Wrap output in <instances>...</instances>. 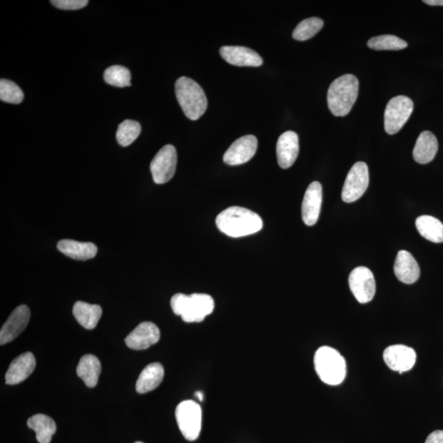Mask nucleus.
<instances>
[{
    "label": "nucleus",
    "instance_id": "dca6fc26",
    "mask_svg": "<svg viewBox=\"0 0 443 443\" xmlns=\"http://www.w3.org/2000/svg\"><path fill=\"white\" fill-rule=\"evenodd\" d=\"M298 135L292 131L280 136L277 143V157L279 166L283 169L292 167L299 155Z\"/></svg>",
    "mask_w": 443,
    "mask_h": 443
},
{
    "label": "nucleus",
    "instance_id": "412c9836",
    "mask_svg": "<svg viewBox=\"0 0 443 443\" xmlns=\"http://www.w3.org/2000/svg\"><path fill=\"white\" fill-rule=\"evenodd\" d=\"M439 150V142L436 136L429 131H424L419 136L415 143L413 157L420 164L430 163L436 156Z\"/></svg>",
    "mask_w": 443,
    "mask_h": 443
},
{
    "label": "nucleus",
    "instance_id": "f8f14e48",
    "mask_svg": "<svg viewBox=\"0 0 443 443\" xmlns=\"http://www.w3.org/2000/svg\"><path fill=\"white\" fill-rule=\"evenodd\" d=\"M384 360L392 370L402 374L414 367L417 353L414 349L404 345H392L385 349Z\"/></svg>",
    "mask_w": 443,
    "mask_h": 443
},
{
    "label": "nucleus",
    "instance_id": "2eb2a0df",
    "mask_svg": "<svg viewBox=\"0 0 443 443\" xmlns=\"http://www.w3.org/2000/svg\"><path fill=\"white\" fill-rule=\"evenodd\" d=\"M322 200V189L319 182L312 183L306 190L302 206L304 223L307 226H314L318 221Z\"/></svg>",
    "mask_w": 443,
    "mask_h": 443
},
{
    "label": "nucleus",
    "instance_id": "9d476101",
    "mask_svg": "<svg viewBox=\"0 0 443 443\" xmlns=\"http://www.w3.org/2000/svg\"><path fill=\"white\" fill-rule=\"evenodd\" d=\"M349 286L352 292L361 304L373 300L376 292V283L373 273L368 268H355L349 276Z\"/></svg>",
    "mask_w": 443,
    "mask_h": 443
},
{
    "label": "nucleus",
    "instance_id": "f257e3e1",
    "mask_svg": "<svg viewBox=\"0 0 443 443\" xmlns=\"http://www.w3.org/2000/svg\"><path fill=\"white\" fill-rule=\"evenodd\" d=\"M216 225L227 236L237 238L260 232L263 221L256 213L245 208L233 206L217 216Z\"/></svg>",
    "mask_w": 443,
    "mask_h": 443
},
{
    "label": "nucleus",
    "instance_id": "aec40b11",
    "mask_svg": "<svg viewBox=\"0 0 443 443\" xmlns=\"http://www.w3.org/2000/svg\"><path fill=\"white\" fill-rule=\"evenodd\" d=\"M57 248L60 253L76 260H88L97 255V246L91 243H80L78 240L64 239L59 240Z\"/></svg>",
    "mask_w": 443,
    "mask_h": 443
},
{
    "label": "nucleus",
    "instance_id": "f3484780",
    "mask_svg": "<svg viewBox=\"0 0 443 443\" xmlns=\"http://www.w3.org/2000/svg\"><path fill=\"white\" fill-rule=\"evenodd\" d=\"M222 58L230 64L239 67H260L263 59L253 49L243 46H223Z\"/></svg>",
    "mask_w": 443,
    "mask_h": 443
},
{
    "label": "nucleus",
    "instance_id": "a211bd4d",
    "mask_svg": "<svg viewBox=\"0 0 443 443\" xmlns=\"http://www.w3.org/2000/svg\"><path fill=\"white\" fill-rule=\"evenodd\" d=\"M36 365L34 355L26 352L15 358L10 364L5 380L9 385H16L24 382L34 371Z\"/></svg>",
    "mask_w": 443,
    "mask_h": 443
},
{
    "label": "nucleus",
    "instance_id": "cd10ccee",
    "mask_svg": "<svg viewBox=\"0 0 443 443\" xmlns=\"http://www.w3.org/2000/svg\"><path fill=\"white\" fill-rule=\"evenodd\" d=\"M141 126L133 120H125L118 128L116 138L120 146L127 147L138 138Z\"/></svg>",
    "mask_w": 443,
    "mask_h": 443
},
{
    "label": "nucleus",
    "instance_id": "423d86ee",
    "mask_svg": "<svg viewBox=\"0 0 443 443\" xmlns=\"http://www.w3.org/2000/svg\"><path fill=\"white\" fill-rule=\"evenodd\" d=\"M177 423L180 433L185 439L195 441L198 439L202 424V410L194 401L180 402L176 408Z\"/></svg>",
    "mask_w": 443,
    "mask_h": 443
},
{
    "label": "nucleus",
    "instance_id": "6e6552de",
    "mask_svg": "<svg viewBox=\"0 0 443 443\" xmlns=\"http://www.w3.org/2000/svg\"><path fill=\"white\" fill-rule=\"evenodd\" d=\"M370 175L367 164L355 163L349 171L342 191V198L346 203H352L362 196L369 187Z\"/></svg>",
    "mask_w": 443,
    "mask_h": 443
},
{
    "label": "nucleus",
    "instance_id": "c756f323",
    "mask_svg": "<svg viewBox=\"0 0 443 443\" xmlns=\"http://www.w3.org/2000/svg\"><path fill=\"white\" fill-rule=\"evenodd\" d=\"M103 79L108 85L119 87V88L131 86L130 71L123 66L114 65L108 68L103 73Z\"/></svg>",
    "mask_w": 443,
    "mask_h": 443
},
{
    "label": "nucleus",
    "instance_id": "f03ea898",
    "mask_svg": "<svg viewBox=\"0 0 443 443\" xmlns=\"http://www.w3.org/2000/svg\"><path fill=\"white\" fill-rule=\"evenodd\" d=\"M359 81L352 74L341 76L332 82L327 91V106L336 117L346 116L351 112L358 96Z\"/></svg>",
    "mask_w": 443,
    "mask_h": 443
},
{
    "label": "nucleus",
    "instance_id": "b1692460",
    "mask_svg": "<svg viewBox=\"0 0 443 443\" xmlns=\"http://www.w3.org/2000/svg\"><path fill=\"white\" fill-rule=\"evenodd\" d=\"M73 315L79 324L86 330H94L102 316V308L98 305L76 302L73 310Z\"/></svg>",
    "mask_w": 443,
    "mask_h": 443
},
{
    "label": "nucleus",
    "instance_id": "72a5a7b5",
    "mask_svg": "<svg viewBox=\"0 0 443 443\" xmlns=\"http://www.w3.org/2000/svg\"><path fill=\"white\" fill-rule=\"evenodd\" d=\"M424 3L431 6H443V0H424Z\"/></svg>",
    "mask_w": 443,
    "mask_h": 443
},
{
    "label": "nucleus",
    "instance_id": "a878e982",
    "mask_svg": "<svg viewBox=\"0 0 443 443\" xmlns=\"http://www.w3.org/2000/svg\"><path fill=\"white\" fill-rule=\"evenodd\" d=\"M418 232L425 239L434 243H443V224L435 217L419 216L415 221Z\"/></svg>",
    "mask_w": 443,
    "mask_h": 443
},
{
    "label": "nucleus",
    "instance_id": "6ab92c4d",
    "mask_svg": "<svg viewBox=\"0 0 443 443\" xmlns=\"http://www.w3.org/2000/svg\"><path fill=\"white\" fill-rule=\"evenodd\" d=\"M394 273L399 281L406 284L414 283L420 276L417 261L407 250L399 251L394 264Z\"/></svg>",
    "mask_w": 443,
    "mask_h": 443
},
{
    "label": "nucleus",
    "instance_id": "39448f33",
    "mask_svg": "<svg viewBox=\"0 0 443 443\" xmlns=\"http://www.w3.org/2000/svg\"><path fill=\"white\" fill-rule=\"evenodd\" d=\"M314 364L317 375L326 385H341L347 376L346 360L337 350L330 347L317 350Z\"/></svg>",
    "mask_w": 443,
    "mask_h": 443
},
{
    "label": "nucleus",
    "instance_id": "c85d7f7f",
    "mask_svg": "<svg viewBox=\"0 0 443 443\" xmlns=\"http://www.w3.org/2000/svg\"><path fill=\"white\" fill-rule=\"evenodd\" d=\"M368 46L375 51H401L406 49L408 44L396 36L384 35L371 38Z\"/></svg>",
    "mask_w": 443,
    "mask_h": 443
},
{
    "label": "nucleus",
    "instance_id": "0eeeda50",
    "mask_svg": "<svg viewBox=\"0 0 443 443\" xmlns=\"http://www.w3.org/2000/svg\"><path fill=\"white\" fill-rule=\"evenodd\" d=\"M414 111L412 98L398 96L388 102L385 113V129L387 134L394 135L407 123Z\"/></svg>",
    "mask_w": 443,
    "mask_h": 443
},
{
    "label": "nucleus",
    "instance_id": "9b49d317",
    "mask_svg": "<svg viewBox=\"0 0 443 443\" xmlns=\"http://www.w3.org/2000/svg\"><path fill=\"white\" fill-rule=\"evenodd\" d=\"M258 147L255 136L248 135L234 141L223 156L224 163L236 166L248 162L253 158Z\"/></svg>",
    "mask_w": 443,
    "mask_h": 443
},
{
    "label": "nucleus",
    "instance_id": "4468645a",
    "mask_svg": "<svg viewBox=\"0 0 443 443\" xmlns=\"http://www.w3.org/2000/svg\"><path fill=\"white\" fill-rule=\"evenodd\" d=\"M160 338L161 331L154 322H143L129 333L125 342L129 348L141 351L151 347L160 341Z\"/></svg>",
    "mask_w": 443,
    "mask_h": 443
},
{
    "label": "nucleus",
    "instance_id": "473e14b6",
    "mask_svg": "<svg viewBox=\"0 0 443 443\" xmlns=\"http://www.w3.org/2000/svg\"><path fill=\"white\" fill-rule=\"evenodd\" d=\"M425 443H443V431L437 430L431 433L427 437Z\"/></svg>",
    "mask_w": 443,
    "mask_h": 443
},
{
    "label": "nucleus",
    "instance_id": "393cba45",
    "mask_svg": "<svg viewBox=\"0 0 443 443\" xmlns=\"http://www.w3.org/2000/svg\"><path fill=\"white\" fill-rule=\"evenodd\" d=\"M27 426L36 432V440L39 443H51L52 436L57 430L54 419L43 414L33 415L27 420Z\"/></svg>",
    "mask_w": 443,
    "mask_h": 443
},
{
    "label": "nucleus",
    "instance_id": "4be33fe9",
    "mask_svg": "<svg viewBox=\"0 0 443 443\" xmlns=\"http://www.w3.org/2000/svg\"><path fill=\"white\" fill-rule=\"evenodd\" d=\"M164 370L160 363H152L142 370L136 389L138 393H146L155 390L163 382Z\"/></svg>",
    "mask_w": 443,
    "mask_h": 443
},
{
    "label": "nucleus",
    "instance_id": "ddd939ff",
    "mask_svg": "<svg viewBox=\"0 0 443 443\" xmlns=\"http://www.w3.org/2000/svg\"><path fill=\"white\" fill-rule=\"evenodd\" d=\"M30 318L31 311L26 305H21L16 307L0 331V344H7L18 337L25 330Z\"/></svg>",
    "mask_w": 443,
    "mask_h": 443
},
{
    "label": "nucleus",
    "instance_id": "7c9ffc66",
    "mask_svg": "<svg viewBox=\"0 0 443 443\" xmlns=\"http://www.w3.org/2000/svg\"><path fill=\"white\" fill-rule=\"evenodd\" d=\"M0 100L19 105L24 100V91L14 81L1 79L0 80Z\"/></svg>",
    "mask_w": 443,
    "mask_h": 443
},
{
    "label": "nucleus",
    "instance_id": "f704fd0d",
    "mask_svg": "<svg viewBox=\"0 0 443 443\" xmlns=\"http://www.w3.org/2000/svg\"><path fill=\"white\" fill-rule=\"evenodd\" d=\"M195 397L198 398L200 401H203L204 396L203 393H202L201 392H196Z\"/></svg>",
    "mask_w": 443,
    "mask_h": 443
},
{
    "label": "nucleus",
    "instance_id": "5701e85b",
    "mask_svg": "<svg viewBox=\"0 0 443 443\" xmlns=\"http://www.w3.org/2000/svg\"><path fill=\"white\" fill-rule=\"evenodd\" d=\"M101 373V364L94 355H85L79 361L76 374L89 387H94L98 384V377Z\"/></svg>",
    "mask_w": 443,
    "mask_h": 443
},
{
    "label": "nucleus",
    "instance_id": "1a4fd4ad",
    "mask_svg": "<svg viewBox=\"0 0 443 443\" xmlns=\"http://www.w3.org/2000/svg\"><path fill=\"white\" fill-rule=\"evenodd\" d=\"M177 151L172 145L163 146L153 158L151 172L156 184H164L170 180L176 172Z\"/></svg>",
    "mask_w": 443,
    "mask_h": 443
},
{
    "label": "nucleus",
    "instance_id": "7ed1b4c3",
    "mask_svg": "<svg viewBox=\"0 0 443 443\" xmlns=\"http://www.w3.org/2000/svg\"><path fill=\"white\" fill-rule=\"evenodd\" d=\"M171 307L175 315L182 317L185 322H200L215 310V300L207 294L194 293L190 295L175 294L171 299Z\"/></svg>",
    "mask_w": 443,
    "mask_h": 443
},
{
    "label": "nucleus",
    "instance_id": "bb28decb",
    "mask_svg": "<svg viewBox=\"0 0 443 443\" xmlns=\"http://www.w3.org/2000/svg\"><path fill=\"white\" fill-rule=\"evenodd\" d=\"M324 26V21L319 18L305 19L295 27L292 36L295 40L305 41L314 37Z\"/></svg>",
    "mask_w": 443,
    "mask_h": 443
},
{
    "label": "nucleus",
    "instance_id": "2f4dec72",
    "mask_svg": "<svg viewBox=\"0 0 443 443\" xmlns=\"http://www.w3.org/2000/svg\"><path fill=\"white\" fill-rule=\"evenodd\" d=\"M51 3L59 9L78 10L87 6V0H51Z\"/></svg>",
    "mask_w": 443,
    "mask_h": 443
},
{
    "label": "nucleus",
    "instance_id": "c9c22d12",
    "mask_svg": "<svg viewBox=\"0 0 443 443\" xmlns=\"http://www.w3.org/2000/svg\"><path fill=\"white\" fill-rule=\"evenodd\" d=\"M135 443H144V442H135Z\"/></svg>",
    "mask_w": 443,
    "mask_h": 443
},
{
    "label": "nucleus",
    "instance_id": "20e7f679",
    "mask_svg": "<svg viewBox=\"0 0 443 443\" xmlns=\"http://www.w3.org/2000/svg\"><path fill=\"white\" fill-rule=\"evenodd\" d=\"M175 93L185 116L195 121L207 109L208 101L201 86L193 79L182 76L175 83Z\"/></svg>",
    "mask_w": 443,
    "mask_h": 443
}]
</instances>
